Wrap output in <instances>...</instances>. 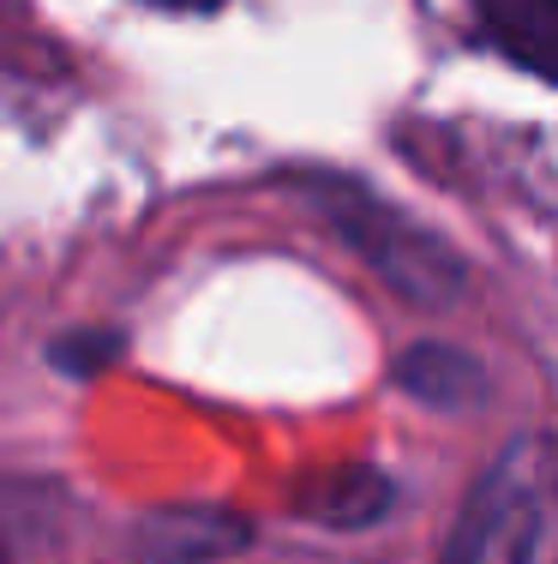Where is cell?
I'll use <instances>...</instances> for the list:
<instances>
[{
  "instance_id": "obj_7",
  "label": "cell",
  "mask_w": 558,
  "mask_h": 564,
  "mask_svg": "<svg viewBox=\"0 0 558 564\" xmlns=\"http://www.w3.org/2000/svg\"><path fill=\"white\" fill-rule=\"evenodd\" d=\"M114 355H121V337H114V330H73L66 343H55L48 360H55L61 372H73V379H90V372L109 367Z\"/></svg>"
},
{
  "instance_id": "obj_5",
  "label": "cell",
  "mask_w": 558,
  "mask_h": 564,
  "mask_svg": "<svg viewBox=\"0 0 558 564\" xmlns=\"http://www.w3.org/2000/svg\"><path fill=\"white\" fill-rule=\"evenodd\" d=\"M247 522L229 517V510H163V517L144 522V553L156 564H205L222 558L234 546H247Z\"/></svg>"
},
{
  "instance_id": "obj_8",
  "label": "cell",
  "mask_w": 558,
  "mask_h": 564,
  "mask_svg": "<svg viewBox=\"0 0 558 564\" xmlns=\"http://www.w3.org/2000/svg\"><path fill=\"white\" fill-rule=\"evenodd\" d=\"M156 7H186V12H205V7H222V0H156Z\"/></svg>"
},
{
  "instance_id": "obj_2",
  "label": "cell",
  "mask_w": 558,
  "mask_h": 564,
  "mask_svg": "<svg viewBox=\"0 0 558 564\" xmlns=\"http://www.w3.org/2000/svg\"><path fill=\"white\" fill-rule=\"evenodd\" d=\"M313 210L337 228L342 247H354L361 259L391 282L403 301L415 306H450L462 294V259L433 240L420 223H408L396 205L372 198L361 181H313L307 186Z\"/></svg>"
},
{
  "instance_id": "obj_9",
  "label": "cell",
  "mask_w": 558,
  "mask_h": 564,
  "mask_svg": "<svg viewBox=\"0 0 558 564\" xmlns=\"http://www.w3.org/2000/svg\"><path fill=\"white\" fill-rule=\"evenodd\" d=\"M0 564H7V553H0Z\"/></svg>"
},
{
  "instance_id": "obj_3",
  "label": "cell",
  "mask_w": 558,
  "mask_h": 564,
  "mask_svg": "<svg viewBox=\"0 0 558 564\" xmlns=\"http://www.w3.org/2000/svg\"><path fill=\"white\" fill-rule=\"evenodd\" d=\"M396 384H403L415 402L445 409V414L481 409L486 391H493V379H486L481 360L462 355V348H450V343H420V348H408V355L396 360Z\"/></svg>"
},
{
  "instance_id": "obj_4",
  "label": "cell",
  "mask_w": 558,
  "mask_h": 564,
  "mask_svg": "<svg viewBox=\"0 0 558 564\" xmlns=\"http://www.w3.org/2000/svg\"><path fill=\"white\" fill-rule=\"evenodd\" d=\"M474 12L504 61L558 85V0H474Z\"/></svg>"
},
{
  "instance_id": "obj_6",
  "label": "cell",
  "mask_w": 558,
  "mask_h": 564,
  "mask_svg": "<svg viewBox=\"0 0 558 564\" xmlns=\"http://www.w3.org/2000/svg\"><path fill=\"white\" fill-rule=\"evenodd\" d=\"M300 510L313 522H325V529H366V522H379L391 510V480L372 475V468H342L325 487H313L300 499Z\"/></svg>"
},
{
  "instance_id": "obj_1",
  "label": "cell",
  "mask_w": 558,
  "mask_h": 564,
  "mask_svg": "<svg viewBox=\"0 0 558 564\" xmlns=\"http://www.w3.org/2000/svg\"><path fill=\"white\" fill-rule=\"evenodd\" d=\"M445 564H558V438L523 433L462 505Z\"/></svg>"
}]
</instances>
